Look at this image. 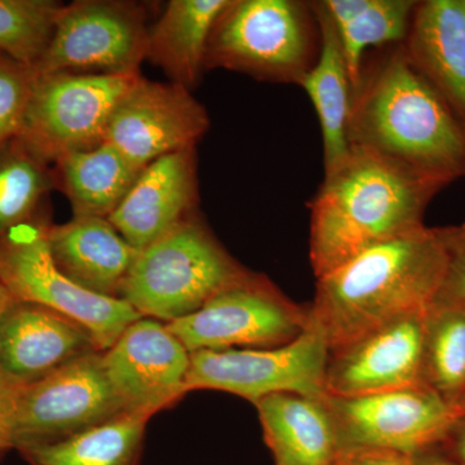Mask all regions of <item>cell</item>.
<instances>
[{
  "mask_svg": "<svg viewBox=\"0 0 465 465\" xmlns=\"http://www.w3.org/2000/svg\"><path fill=\"white\" fill-rule=\"evenodd\" d=\"M348 143L443 186L465 177V124L405 47L362 70L351 97Z\"/></svg>",
  "mask_w": 465,
  "mask_h": 465,
  "instance_id": "obj_1",
  "label": "cell"
},
{
  "mask_svg": "<svg viewBox=\"0 0 465 465\" xmlns=\"http://www.w3.org/2000/svg\"><path fill=\"white\" fill-rule=\"evenodd\" d=\"M445 186L372 152L349 148L309 203V258L317 278L360 253L423 228Z\"/></svg>",
  "mask_w": 465,
  "mask_h": 465,
  "instance_id": "obj_2",
  "label": "cell"
},
{
  "mask_svg": "<svg viewBox=\"0 0 465 465\" xmlns=\"http://www.w3.org/2000/svg\"><path fill=\"white\" fill-rule=\"evenodd\" d=\"M445 264L440 228L423 226L378 244L317 278L311 326L332 351L400 318L427 313Z\"/></svg>",
  "mask_w": 465,
  "mask_h": 465,
  "instance_id": "obj_3",
  "label": "cell"
},
{
  "mask_svg": "<svg viewBox=\"0 0 465 465\" xmlns=\"http://www.w3.org/2000/svg\"><path fill=\"white\" fill-rule=\"evenodd\" d=\"M250 274L195 211L139 251L122 286L121 299L143 317L170 323L194 313Z\"/></svg>",
  "mask_w": 465,
  "mask_h": 465,
  "instance_id": "obj_4",
  "label": "cell"
},
{
  "mask_svg": "<svg viewBox=\"0 0 465 465\" xmlns=\"http://www.w3.org/2000/svg\"><path fill=\"white\" fill-rule=\"evenodd\" d=\"M308 8L292 0H229L207 43V70L298 84L313 65Z\"/></svg>",
  "mask_w": 465,
  "mask_h": 465,
  "instance_id": "obj_5",
  "label": "cell"
},
{
  "mask_svg": "<svg viewBox=\"0 0 465 465\" xmlns=\"http://www.w3.org/2000/svg\"><path fill=\"white\" fill-rule=\"evenodd\" d=\"M148 5L127 0L64 5L36 74L136 75L146 60Z\"/></svg>",
  "mask_w": 465,
  "mask_h": 465,
  "instance_id": "obj_6",
  "label": "cell"
},
{
  "mask_svg": "<svg viewBox=\"0 0 465 465\" xmlns=\"http://www.w3.org/2000/svg\"><path fill=\"white\" fill-rule=\"evenodd\" d=\"M50 225L45 217L0 240V282L15 300L54 309L81 324L105 351L143 316L124 299L97 295L61 273L48 249Z\"/></svg>",
  "mask_w": 465,
  "mask_h": 465,
  "instance_id": "obj_7",
  "label": "cell"
},
{
  "mask_svg": "<svg viewBox=\"0 0 465 465\" xmlns=\"http://www.w3.org/2000/svg\"><path fill=\"white\" fill-rule=\"evenodd\" d=\"M128 412L110 382L103 351L67 363L41 381L17 385L11 449L60 442Z\"/></svg>",
  "mask_w": 465,
  "mask_h": 465,
  "instance_id": "obj_8",
  "label": "cell"
},
{
  "mask_svg": "<svg viewBox=\"0 0 465 465\" xmlns=\"http://www.w3.org/2000/svg\"><path fill=\"white\" fill-rule=\"evenodd\" d=\"M140 75L35 73L18 139L48 164L100 145L116 104Z\"/></svg>",
  "mask_w": 465,
  "mask_h": 465,
  "instance_id": "obj_9",
  "label": "cell"
},
{
  "mask_svg": "<svg viewBox=\"0 0 465 465\" xmlns=\"http://www.w3.org/2000/svg\"><path fill=\"white\" fill-rule=\"evenodd\" d=\"M309 324V307L287 298L265 275L251 272L194 313L166 326L194 353L278 347L295 341Z\"/></svg>",
  "mask_w": 465,
  "mask_h": 465,
  "instance_id": "obj_10",
  "label": "cell"
},
{
  "mask_svg": "<svg viewBox=\"0 0 465 465\" xmlns=\"http://www.w3.org/2000/svg\"><path fill=\"white\" fill-rule=\"evenodd\" d=\"M329 354L322 333L309 324L295 341L278 347L191 353L186 388L228 391L253 405L278 393L323 399Z\"/></svg>",
  "mask_w": 465,
  "mask_h": 465,
  "instance_id": "obj_11",
  "label": "cell"
},
{
  "mask_svg": "<svg viewBox=\"0 0 465 465\" xmlns=\"http://www.w3.org/2000/svg\"><path fill=\"white\" fill-rule=\"evenodd\" d=\"M342 451L376 449L412 457L439 448L463 416L427 385L357 397L327 396Z\"/></svg>",
  "mask_w": 465,
  "mask_h": 465,
  "instance_id": "obj_12",
  "label": "cell"
},
{
  "mask_svg": "<svg viewBox=\"0 0 465 465\" xmlns=\"http://www.w3.org/2000/svg\"><path fill=\"white\" fill-rule=\"evenodd\" d=\"M208 128L207 110L192 91L140 75L116 104L104 142L143 170L171 153L197 148Z\"/></svg>",
  "mask_w": 465,
  "mask_h": 465,
  "instance_id": "obj_13",
  "label": "cell"
},
{
  "mask_svg": "<svg viewBox=\"0 0 465 465\" xmlns=\"http://www.w3.org/2000/svg\"><path fill=\"white\" fill-rule=\"evenodd\" d=\"M104 366L128 412L153 416L188 391L191 353L183 342L153 318L131 323L109 349Z\"/></svg>",
  "mask_w": 465,
  "mask_h": 465,
  "instance_id": "obj_14",
  "label": "cell"
},
{
  "mask_svg": "<svg viewBox=\"0 0 465 465\" xmlns=\"http://www.w3.org/2000/svg\"><path fill=\"white\" fill-rule=\"evenodd\" d=\"M425 314L400 318L330 351L327 396H366L425 385Z\"/></svg>",
  "mask_w": 465,
  "mask_h": 465,
  "instance_id": "obj_15",
  "label": "cell"
},
{
  "mask_svg": "<svg viewBox=\"0 0 465 465\" xmlns=\"http://www.w3.org/2000/svg\"><path fill=\"white\" fill-rule=\"evenodd\" d=\"M197 148L180 150L143 168L110 224L142 251L197 211Z\"/></svg>",
  "mask_w": 465,
  "mask_h": 465,
  "instance_id": "obj_16",
  "label": "cell"
},
{
  "mask_svg": "<svg viewBox=\"0 0 465 465\" xmlns=\"http://www.w3.org/2000/svg\"><path fill=\"white\" fill-rule=\"evenodd\" d=\"M94 351L90 332L58 312L15 300L0 320V369L16 384H30Z\"/></svg>",
  "mask_w": 465,
  "mask_h": 465,
  "instance_id": "obj_17",
  "label": "cell"
},
{
  "mask_svg": "<svg viewBox=\"0 0 465 465\" xmlns=\"http://www.w3.org/2000/svg\"><path fill=\"white\" fill-rule=\"evenodd\" d=\"M47 243L54 264L82 289L121 299L122 286L139 251L103 217H73L51 224Z\"/></svg>",
  "mask_w": 465,
  "mask_h": 465,
  "instance_id": "obj_18",
  "label": "cell"
},
{
  "mask_svg": "<svg viewBox=\"0 0 465 465\" xmlns=\"http://www.w3.org/2000/svg\"><path fill=\"white\" fill-rule=\"evenodd\" d=\"M403 47L465 124V0L418 3Z\"/></svg>",
  "mask_w": 465,
  "mask_h": 465,
  "instance_id": "obj_19",
  "label": "cell"
},
{
  "mask_svg": "<svg viewBox=\"0 0 465 465\" xmlns=\"http://www.w3.org/2000/svg\"><path fill=\"white\" fill-rule=\"evenodd\" d=\"M275 465H335L342 449L327 396L278 393L255 403Z\"/></svg>",
  "mask_w": 465,
  "mask_h": 465,
  "instance_id": "obj_20",
  "label": "cell"
},
{
  "mask_svg": "<svg viewBox=\"0 0 465 465\" xmlns=\"http://www.w3.org/2000/svg\"><path fill=\"white\" fill-rule=\"evenodd\" d=\"M229 0H170L149 26L146 60L171 84L194 90L206 72L207 43Z\"/></svg>",
  "mask_w": 465,
  "mask_h": 465,
  "instance_id": "obj_21",
  "label": "cell"
},
{
  "mask_svg": "<svg viewBox=\"0 0 465 465\" xmlns=\"http://www.w3.org/2000/svg\"><path fill=\"white\" fill-rule=\"evenodd\" d=\"M311 9L320 26L321 50L298 84L307 92L320 121L324 173H327L338 166L349 153L348 124L353 88L335 26L320 3H312Z\"/></svg>",
  "mask_w": 465,
  "mask_h": 465,
  "instance_id": "obj_22",
  "label": "cell"
},
{
  "mask_svg": "<svg viewBox=\"0 0 465 465\" xmlns=\"http://www.w3.org/2000/svg\"><path fill=\"white\" fill-rule=\"evenodd\" d=\"M51 168L54 189L65 195L74 217L103 219L114 213L143 171L105 142L67 153Z\"/></svg>",
  "mask_w": 465,
  "mask_h": 465,
  "instance_id": "obj_23",
  "label": "cell"
},
{
  "mask_svg": "<svg viewBox=\"0 0 465 465\" xmlns=\"http://www.w3.org/2000/svg\"><path fill=\"white\" fill-rule=\"evenodd\" d=\"M150 418L125 412L70 439L18 451L29 465H140Z\"/></svg>",
  "mask_w": 465,
  "mask_h": 465,
  "instance_id": "obj_24",
  "label": "cell"
},
{
  "mask_svg": "<svg viewBox=\"0 0 465 465\" xmlns=\"http://www.w3.org/2000/svg\"><path fill=\"white\" fill-rule=\"evenodd\" d=\"M54 189L51 164L18 137L0 150V240L21 226L48 217Z\"/></svg>",
  "mask_w": 465,
  "mask_h": 465,
  "instance_id": "obj_25",
  "label": "cell"
},
{
  "mask_svg": "<svg viewBox=\"0 0 465 465\" xmlns=\"http://www.w3.org/2000/svg\"><path fill=\"white\" fill-rule=\"evenodd\" d=\"M423 381L458 406L465 391L464 309L433 305L425 314Z\"/></svg>",
  "mask_w": 465,
  "mask_h": 465,
  "instance_id": "obj_26",
  "label": "cell"
},
{
  "mask_svg": "<svg viewBox=\"0 0 465 465\" xmlns=\"http://www.w3.org/2000/svg\"><path fill=\"white\" fill-rule=\"evenodd\" d=\"M416 5L412 0H371L360 16L336 30L353 90L362 75L365 52L370 47L405 42Z\"/></svg>",
  "mask_w": 465,
  "mask_h": 465,
  "instance_id": "obj_27",
  "label": "cell"
},
{
  "mask_svg": "<svg viewBox=\"0 0 465 465\" xmlns=\"http://www.w3.org/2000/svg\"><path fill=\"white\" fill-rule=\"evenodd\" d=\"M63 3L0 0V52L34 66L47 48Z\"/></svg>",
  "mask_w": 465,
  "mask_h": 465,
  "instance_id": "obj_28",
  "label": "cell"
},
{
  "mask_svg": "<svg viewBox=\"0 0 465 465\" xmlns=\"http://www.w3.org/2000/svg\"><path fill=\"white\" fill-rule=\"evenodd\" d=\"M34 79L32 66L0 52V150L20 134Z\"/></svg>",
  "mask_w": 465,
  "mask_h": 465,
  "instance_id": "obj_29",
  "label": "cell"
},
{
  "mask_svg": "<svg viewBox=\"0 0 465 465\" xmlns=\"http://www.w3.org/2000/svg\"><path fill=\"white\" fill-rule=\"evenodd\" d=\"M446 264L436 302L465 311V223L440 228Z\"/></svg>",
  "mask_w": 465,
  "mask_h": 465,
  "instance_id": "obj_30",
  "label": "cell"
},
{
  "mask_svg": "<svg viewBox=\"0 0 465 465\" xmlns=\"http://www.w3.org/2000/svg\"><path fill=\"white\" fill-rule=\"evenodd\" d=\"M335 465H412V457L376 449L344 450Z\"/></svg>",
  "mask_w": 465,
  "mask_h": 465,
  "instance_id": "obj_31",
  "label": "cell"
},
{
  "mask_svg": "<svg viewBox=\"0 0 465 465\" xmlns=\"http://www.w3.org/2000/svg\"><path fill=\"white\" fill-rule=\"evenodd\" d=\"M17 385L0 369V454L11 449L9 427H11L12 406H14Z\"/></svg>",
  "mask_w": 465,
  "mask_h": 465,
  "instance_id": "obj_32",
  "label": "cell"
},
{
  "mask_svg": "<svg viewBox=\"0 0 465 465\" xmlns=\"http://www.w3.org/2000/svg\"><path fill=\"white\" fill-rule=\"evenodd\" d=\"M440 448L445 450L459 465H465V418H461L452 427L451 432Z\"/></svg>",
  "mask_w": 465,
  "mask_h": 465,
  "instance_id": "obj_33",
  "label": "cell"
},
{
  "mask_svg": "<svg viewBox=\"0 0 465 465\" xmlns=\"http://www.w3.org/2000/svg\"><path fill=\"white\" fill-rule=\"evenodd\" d=\"M412 465H459L440 446L412 455Z\"/></svg>",
  "mask_w": 465,
  "mask_h": 465,
  "instance_id": "obj_34",
  "label": "cell"
},
{
  "mask_svg": "<svg viewBox=\"0 0 465 465\" xmlns=\"http://www.w3.org/2000/svg\"><path fill=\"white\" fill-rule=\"evenodd\" d=\"M14 302V296H12L11 292L5 289V284L0 282V320L5 316V312L8 311V308L11 307L12 302Z\"/></svg>",
  "mask_w": 465,
  "mask_h": 465,
  "instance_id": "obj_35",
  "label": "cell"
},
{
  "mask_svg": "<svg viewBox=\"0 0 465 465\" xmlns=\"http://www.w3.org/2000/svg\"><path fill=\"white\" fill-rule=\"evenodd\" d=\"M457 407H458L459 412H460L461 416H463V418H465V391H464L463 396H461L460 400H459Z\"/></svg>",
  "mask_w": 465,
  "mask_h": 465,
  "instance_id": "obj_36",
  "label": "cell"
}]
</instances>
